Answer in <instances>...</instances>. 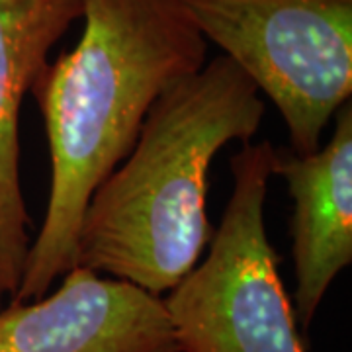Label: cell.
<instances>
[{
	"label": "cell",
	"mask_w": 352,
	"mask_h": 352,
	"mask_svg": "<svg viewBox=\"0 0 352 352\" xmlns=\"http://www.w3.org/2000/svg\"><path fill=\"white\" fill-rule=\"evenodd\" d=\"M0 296H4V294H2V288H0Z\"/></svg>",
	"instance_id": "ba28073f"
},
{
	"label": "cell",
	"mask_w": 352,
	"mask_h": 352,
	"mask_svg": "<svg viewBox=\"0 0 352 352\" xmlns=\"http://www.w3.org/2000/svg\"><path fill=\"white\" fill-rule=\"evenodd\" d=\"M274 153L270 141L243 143L206 258L163 300L178 352H305L264 223Z\"/></svg>",
	"instance_id": "3957f363"
},
{
	"label": "cell",
	"mask_w": 352,
	"mask_h": 352,
	"mask_svg": "<svg viewBox=\"0 0 352 352\" xmlns=\"http://www.w3.org/2000/svg\"><path fill=\"white\" fill-rule=\"evenodd\" d=\"M278 108L289 149L311 155L352 94V0H176Z\"/></svg>",
	"instance_id": "277c9868"
},
{
	"label": "cell",
	"mask_w": 352,
	"mask_h": 352,
	"mask_svg": "<svg viewBox=\"0 0 352 352\" xmlns=\"http://www.w3.org/2000/svg\"><path fill=\"white\" fill-rule=\"evenodd\" d=\"M264 110L258 88L226 55L166 88L129 155L90 196L75 266L168 294L214 237L210 164L227 143H249Z\"/></svg>",
	"instance_id": "7a4b0ae2"
},
{
	"label": "cell",
	"mask_w": 352,
	"mask_h": 352,
	"mask_svg": "<svg viewBox=\"0 0 352 352\" xmlns=\"http://www.w3.org/2000/svg\"><path fill=\"white\" fill-rule=\"evenodd\" d=\"M0 352H178L163 298L75 266L53 294L0 311Z\"/></svg>",
	"instance_id": "5b68a950"
},
{
	"label": "cell",
	"mask_w": 352,
	"mask_h": 352,
	"mask_svg": "<svg viewBox=\"0 0 352 352\" xmlns=\"http://www.w3.org/2000/svg\"><path fill=\"white\" fill-rule=\"evenodd\" d=\"M82 0H0V288L12 298L30 249L20 182V108Z\"/></svg>",
	"instance_id": "52a82bcc"
},
{
	"label": "cell",
	"mask_w": 352,
	"mask_h": 352,
	"mask_svg": "<svg viewBox=\"0 0 352 352\" xmlns=\"http://www.w3.org/2000/svg\"><path fill=\"white\" fill-rule=\"evenodd\" d=\"M80 18L78 43L30 90L45 122L51 186L14 303L43 298L75 268L90 196L129 155L157 98L206 65L208 41L176 0H82Z\"/></svg>",
	"instance_id": "6da1fadb"
},
{
	"label": "cell",
	"mask_w": 352,
	"mask_h": 352,
	"mask_svg": "<svg viewBox=\"0 0 352 352\" xmlns=\"http://www.w3.org/2000/svg\"><path fill=\"white\" fill-rule=\"evenodd\" d=\"M274 176H282L294 201V317L302 331L311 325L329 286L352 263V106H340L325 147L296 155L274 153Z\"/></svg>",
	"instance_id": "8992f818"
}]
</instances>
